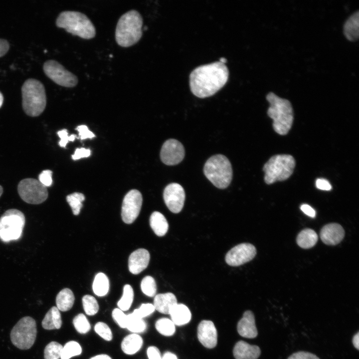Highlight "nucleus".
<instances>
[{"mask_svg":"<svg viewBox=\"0 0 359 359\" xmlns=\"http://www.w3.org/2000/svg\"><path fill=\"white\" fill-rule=\"evenodd\" d=\"M359 12H354L346 20L343 26L344 33L350 41H355L359 36Z\"/></svg>","mask_w":359,"mask_h":359,"instance_id":"nucleus-23","label":"nucleus"},{"mask_svg":"<svg viewBox=\"0 0 359 359\" xmlns=\"http://www.w3.org/2000/svg\"><path fill=\"white\" fill-rule=\"evenodd\" d=\"M114 321L122 328H126L127 315L119 308L114 309L112 313Z\"/></svg>","mask_w":359,"mask_h":359,"instance_id":"nucleus-41","label":"nucleus"},{"mask_svg":"<svg viewBox=\"0 0 359 359\" xmlns=\"http://www.w3.org/2000/svg\"><path fill=\"white\" fill-rule=\"evenodd\" d=\"M317 188L321 190H330L332 189V185L330 182L324 179H318L316 181Z\"/></svg>","mask_w":359,"mask_h":359,"instance_id":"nucleus-48","label":"nucleus"},{"mask_svg":"<svg viewBox=\"0 0 359 359\" xmlns=\"http://www.w3.org/2000/svg\"><path fill=\"white\" fill-rule=\"evenodd\" d=\"M36 322L26 316L19 320L10 332L12 343L20 350H28L34 344L36 337Z\"/></svg>","mask_w":359,"mask_h":359,"instance_id":"nucleus-9","label":"nucleus"},{"mask_svg":"<svg viewBox=\"0 0 359 359\" xmlns=\"http://www.w3.org/2000/svg\"><path fill=\"white\" fill-rule=\"evenodd\" d=\"M90 359H112L109 356L106 354H101L95 356Z\"/></svg>","mask_w":359,"mask_h":359,"instance_id":"nucleus-53","label":"nucleus"},{"mask_svg":"<svg viewBox=\"0 0 359 359\" xmlns=\"http://www.w3.org/2000/svg\"><path fill=\"white\" fill-rule=\"evenodd\" d=\"M141 288L146 295L150 297L155 296L157 285L155 279L150 276L145 277L141 281Z\"/></svg>","mask_w":359,"mask_h":359,"instance_id":"nucleus-38","label":"nucleus"},{"mask_svg":"<svg viewBox=\"0 0 359 359\" xmlns=\"http://www.w3.org/2000/svg\"><path fill=\"white\" fill-rule=\"evenodd\" d=\"M287 359H320L316 355L310 352L299 351L290 355Z\"/></svg>","mask_w":359,"mask_h":359,"instance_id":"nucleus-44","label":"nucleus"},{"mask_svg":"<svg viewBox=\"0 0 359 359\" xmlns=\"http://www.w3.org/2000/svg\"><path fill=\"white\" fill-rule=\"evenodd\" d=\"M63 346L56 342L49 343L44 350V359H59Z\"/></svg>","mask_w":359,"mask_h":359,"instance_id":"nucleus-36","label":"nucleus"},{"mask_svg":"<svg viewBox=\"0 0 359 359\" xmlns=\"http://www.w3.org/2000/svg\"><path fill=\"white\" fill-rule=\"evenodd\" d=\"M82 301L83 309L87 315L93 316L98 312L99 305L93 296L86 295L83 297Z\"/></svg>","mask_w":359,"mask_h":359,"instance_id":"nucleus-35","label":"nucleus"},{"mask_svg":"<svg viewBox=\"0 0 359 359\" xmlns=\"http://www.w3.org/2000/svg\"><path fill=\"white\" fill-rule=\"evenodd\" d=\"M219 61L223 64H225L227 62V60L224 57H221L219 59Z\"/></svg>","mask_w":359,"mask_h":359,"instance_id":"nucleus-55","label":"nucleus"},{"mask_svg":"<svg viewBox=\"0 0 359 359\" xmlns=\"http://www.w3.org/2000/svg\"><path fill=\"white\" fill-rule=\"evenodd\" d=\"M3 102V97L2 93L0 92V108L1 107Z\"/></svg>","mask_w":359,"mask_h":359,"instance_id":"nucleus-54","label":"nucleus"},{"mask_svg":"<svg viewBox=\"0 0 359 359\" xmlns=\"http://www.w3.org/2000/svg\"><path fill=\"white\" fill-rule=\"evenodd\" d=\"M91 154L90 149H86L84 148H77L76 149L74 154L72 156V158L74 160L80 159L82 158H86L89 157Z\"/></svg>","mask_w":359,"mask_h":359,"instance_id":"nucleus-46","label":"nucleus"},{"mask_svg":"<svg viewBox=\"0 0 359 359\" xmlns=\"http://www.w3.org/2000/svg\"><path fill=\"white\" fill-rule=\"evenodd\" d=\"M233 354L235 359H257L260 356L261 350L256 345L240 341L235 345Z\"/></svg>","mask_w":359,"mask_h":359,"instance_id":"nucleus-20","label":"nucleus"},{"mask_svg":"<svg viewBox=\"0 0 359 359\" xmlns=\"http://www.w3.org/2000/svg\"><path fill=\"white\" fill-rule=\"evenodd\" d=\"M269 103L268 115L273 119L274 131L281 135H286L290 130L294 119L293 110L290 102L272 92L266 95Z\"/></svg>","mask_w":359,"mask_h":359,"instance_id":"nucleus-3","label":"nucleus"},{"mask_svg":"<svg viewBox=\"0 0 359 359\" xmlns=\"http://www.w3.org/2000/svg\"><path fill=\"white\" fill-rule=\"evenodd\" d=\"M133 299V289L131 285L126 284L123 288L122 296L117 303L119 309L123 311L128 310L132 305Z\"/></svg>","mask_w":359,"mask_h":359,"instance_id":"nucleus-30","label":"nucleus"},{"mask_svg":"<svg viewBox=\"0 0 359 359\" xmlns=\"http://www.w3.org/2000/svg\"><path fill=\"white\" fill-rule=\"evenodd\" d=\"M143 18L136 10H131L119 19L115 30V39L118 44L127 47L137 43L143 32Z\"/></svg>","mask_w":359,"mask_h":359,"instance_id":"nucleus-2","label":"nucleus"},{"mask_svg":"<svg viewBox=\"0 0 359 359\" xmlns=\"http://www.w3.org/2000/svg\"><path fill=\"white\" fill-rule=\"evenodd\" d=\"M237 330L239 335L244 338L253 339L257 336L255 317L252 311L248 310L244 313L238 322Z\"/></svg>","mask_w":359,"mask_h":359,"instance_id":"nucleus-19","label":"nucleus"},{"mask_svg":"<svg viewBox=\"0 0 359 359\" xmlns=\"http://www.w3.org/2000/svg\"><path fill=\"white\" fill-rule=\"evenodd\" d=\"M95 332L104 340L110 341L113 338L112 331L105 323L99 322L94 326Z\"/></svg>","mask_w":359,"mask_h":359,"instance_id":"nucleus-39","label":"nucleus"},{"mask_svg":"<svg viewBox=\"0 0 359 359\" xmlns=\"http://www.w3.org/2000/svg\"><path fill=\"white\" fill-rule=\"evenodd\" d=\"M295 167V161L291 155H274L263 166L264 181L270 184L277 181L285 180L293 174Z\"/></svg>","mask_w":359,"mask_h":359,"instance_id":"nucleus-7","label":"nucleus"},{"mask_svg":"<svg viewBox=\"0 0 359 359\" xmlns=\"http://www.w3.org/2000/svg\"><path fill=\"white\" fill-rule=\"evenodd\" d=\"M197 338L205 348L212 349L217 343V333L213 323L209 320L201 321L197 327Z\"/></svg>","mask_w":359,"mask_h":359,"instance_id":"nucleus-16","label":"nucleus"},{"mask_svg":"<svg viewBox=\"0 0 359 359\" xmlns=\"http://www.w3.org/2000/svg\"><path fill=\"white\" fill-rule=\"evenodd\" d=\"M142 202V195L138 190H131L126 194L121 210L122 219L125 223L131 224L135 220L140 213Z\"/></svg>","mask_w":359,"mask_h":359,"instance_id":"nucleus-12","label":"nucleus"},{"mask_svg":"<svg viewBox=\"0 0 359 359\" xmlns=\"http://www.w3.org/2000/svg\"><path fill=\"white\" fill-rule=\"evenodd\" d=\"M177 304L175 295L172 293H166L155 295L153 305L155 310L160 313L170 314L172 309Z\"/></svg>","mask_w":359,"mask_h":359,"instance_id":"nucleus-21","label":"nucleus"},{"mask_svg":"<svg viewBox=\"0 0 359 359\" xmlns=\"http://www.w3.org/2000/svg\"><path fill=\"white\" fill-rule=\"evenodd\" d=\"M56 26L84 39L95 37L96 29L90 19L84 13L76 11H63L56 20Z\"/></svg>","mask_w":359,"mask_h":359,"instance_id":"nucleus-4","label":"nucleus"},{"mask_svg":"<svg viewBox=\"0 0 359 359\" xmlns=\"http://www.w3.org/2000/svg\"><path fill=\"white\" fill-rule=\"evenodd\" d=\"M57 135L60 138V141L59 142V145L61 147H65L66 144L69 141H74L76 137L75 135H71L68 136V133L66 129H63L57 132Z\"/></svg>","mask_w":359,"mask_h":359,"instance_id":"nucleus-42","label":"nucleus"},{"mask_svg":"<svg viewBox=\"0 0 359 359\" xmlns=\"http://www.w3.org/2000/svg\"><path fill=\"white\" fill-rule=\"evenodd\" d=\"M228 76V68L219 61L199 66L189 75L190 90L198 98L209 97L225 85Z\"/></svg>","mask_w":359,"mask_h":359,"instance_id":"nucleus-1","label":"nucleus"},{"mask_svg":"<svg viewBox=\"0 0 359 359\" xmlns=\"http://www.w3.org/2000/svg\"><path fill=\"white\" fill-rule=\"evenodd\" d=\"M76 130L79 133V138L81 140H84L87 138H92L94 137L95 135L90 131L86 125H80L76 128Z\"/></svg>","mask_w":359,"mask_h":359,"instance_id":"nucleus-45","label":"nucleus"},{"mask_svg":"<svg viewBox=\"0 0 359 359\" xmlns=\"http://www.w3.org/2000/svg\"><path fill=\"white\" fill-rule=\"evenodd\" d=\"M147 324L141 318L133 315L132 313L127 315L126 328L130 331L136 333H143L147 329Z\"/></svg>","mask_w":359,"mask_h":359,"instance_id":"nucleus-31","label":"nucleus"},{"mask_svg":"<svg viewBox=\"0 0 359 359\" xmlns=\"http://www.w3.org/2000/svg\"><path fill=\"white\" fill-rule=\"evenodd\" d=\"M143 344L142 338L137 334H132L126 336L121 343V349L123 352L128 355H132L137 353Z\"/></svg>","mask_w":359,"mask_h":359,"instance_id":"nucleus-24","label":"nucleus"},{"mask_svg":"<svg viewBox=\"0 0 359 359\" xmlns=\"http://www.w3.org/2000/svg\"><path fill=\"white\" fill-rule=\"evenodd\" d=\"M352 343L354 347L359 350V332H358L352 338Z\"/></svg>","mask_w":359,"mask_h":359,"instance_id":"nucleus-51","label":"nucleus"},{"mask_svg":"<svg viewBox=\"0 0 359 359\" xmlns=\"http://www.w3.org/2000/svg\"><path fill=\"white\" fill-rule=\"evenodd\" d=\"M18 194L25 202L38 204L44 202L48 197L47 188L38 180L31 178L21 180L17 186Z\"/></svg>","mask_w":359,"mask_h":359,"instance_id":"nucleus-10","label":"nucleus"},{"mask_svg":"<svg viewBox=\"0 0 359 359\" xmlns=\"http://www.w3.org/2000/svg\"><path fill=\"white\" fill-rule=\"evenodd\" d=\"M185 192L181 185L171 183L165 188L163 197L165 204L169 210L178 213L182 209L185 200Z\"/></svg>","mask_w":359,"mask_h":359,"instance_id":"nucleus-15","label":"nucleus"},{"mask_svg":"<svg viewBox=\"0 0 359 359\" xmlns=\"http://www.w3.org/2000/svg\"><path fill=\"white\" fill-rule=\"evenodd\" d=\"M170 315L174 324L180 326L187 324L191 317L189 309L182 304H176L171 310Z\"/></svg>","mask_w":359,"mask_h":359,"instance_id":"nucleus-22","label":"nucleus"},{"mask_svg":"<svg viewBox=\"0 0 359 359\" xmlns=\"http://www.w3.org/2000/svg\"><path fill=\"white\" fill-rule=\"evenodd\" d=\"M162 359H178V358L174 354L167 352L162 357Z\"/></svg>","mask_w":359,"mask_h":359,"instance_id":"nucleus-52","label":"nucleus"},{"mask_svg":"<svg viewBox=\"0 0 359 359\" xmlns=\"http://www.w3.org/2000/svg\"><path fill=\"white\" fill-rule=\"evenodd\" d=\"M9 45L8 41L3 39H0V57L5 55L8 51Z\"/></svg>","mask_w":359,"mask_h":359,"instance_id":"nucleus-50","label":"nucleus"},{"mask_svg":"<svg viewBox=\"0 0 359 359\" xmlns=\"http://www.w3.org/2000/svg\"><path fill=\"white\" fill-rule=\"evenodd\" d=\"M150 226L159 236H163L167 232L169 228L168 222L165 216L161 212L154 211L150 218Z\"/></svg>","mask_w":359,"mask_h":359,"instance_id":"nucleus-26","label":"nucleus"},{"mask_svg":"<svg viewBox=\"0 0 359 359\" xmlns=\"http://www.w3.org/2000/svg\"><path fill=\"white\" fill-rule=\"evenodd\" d=\"M43 69L46 76L59 85L73 87L78 83L77 77L55 60H49L45 62Z\"/></svg>","mask_w":359,"mask_h":359,"instance_id":"nucleus-11","label":"nucleus"},{"mask_svg":"<svg viewBox=\"0 0 359 359\" xmlns=\"http://www.w3.org/2000/svg\"><path fill=\"white\" fill-rule=\"evenodd\" d=\"M3 192V189L1 185H0V197L1 195Z\"/></svg>","mask_w":359,"mask_h":359,"instance_id":"nucleus-56","label":"nucleus"},{"mask_svg":"<svg viewBox=\"0 0 359 359\" xmlns=\"http://www.w3.org/2000/svg\"><path fill=\"white\" fill-rule=\"evenodd\" d=\"M184 155V149L182 144L176 139H170L163 145L160 157L165 164L174 166L180 163Z\"/></svg>","mask_w":359,"mask_h":359,"instance_id":"nucleus-14","label":"nucleus"},{"mask_svg":"<svg viewBox=\"0 0 359 359\" xmlns=\"http://www.w3.org/2000/svg\"><path fill=\"white\" fill-rule=\"evenodd\" d=\"M256 254V249L254 245L243 243L231 248L226 254L225 260L229 265L238 266L251 260Z\"/></svg>","mask_w":359,"mask_h":359,"instance_id":"nucleus-13","label":"nucleus"},{"mask_svg":"<svg viewBox=\"0 0 359 359\" xmlns=\"http://www.w3.org/2000/svg\"><path fill=\"white\" fill-rule=\"evenodd\" d=\"M62 325V320L59 310L56 307H51L46 313L42 321V326L48 330L59 329Z\"/></svg>","mask_w":359,"mask_h":359,"instance_id":"nucleus-25","label":"nucleus"},{"mask_svg":"<svg viewBox=\"0 0 359 359\" xmlns=\"http://www.w3.org/2000/svg\"><path fill=\"white\" fill-rule=\"evenodd\" d=\"M73 324L76 330L80 334H85L91 329V325L83 314H79L73 320Z\"/></svg>","mask_w":359,"mask_h":359,"instance_id":"nucleus-37","label":"nucleus"},{"mask_svg":"<svg viewBox=\"0 0 359 359\" xmlns=\"http://www.w3.org/2000/svg\"><path fill=\"white\" fill-rule=\"evenodd\" d=\"M150 259L149 251L144 248L138 249L133 252L128 260L130 272L133 274H138L148 266Z\"/></svg>","mask_w":359,"mask_h":359,"instance_id":"nucleus-17","label":"nucleus"},{"mask_svg":"<svg viewBox=\"0 0 359 359\" xmlns=\"http://www.w3.org/2000/svg\"><path fill=\"white\" fill-rule=\"evenodd\" d=\"M147 354L149 359H162L160 351L156 347H149L147 350Z\"/></svg>","mask_w":359,"mask_h":359,"instance_id":"nucleus-47","label":"nucleus"},{"mask_svg":"<svg viewBox=\"0 0 359 359\" xmlns=\"http://www.w3.org/2000/svg\"><path fill=\"white\" fill-rule=\"evenodd\" d=\"M92 288L95 295L102 297L109 291V281L107 276L103 273H99L95 277Z\"/></svg>","mask_w":359,"mask_h":359,"instance_id":"nucleus-29","label":"nucleus"},{"mask_svg":"<svg viewBox=\"0 0 359 359\" xmlns=\"http://www.w3.org/2000/svg\"><path fill=\"white\" fill-rule=\"evenodd\" d=\"M85 200L84 195L80 192H74L66 196V200L72 210L73 214H79L82 207V202Z\"/></svg>","mask_w":359,"mask_h":359,"instance_id":"nucleus-34","label":"nucleus"},{"mask_svg":"<svg viewBox=\"0 0 359 359\" xmlns=\"http://www.w3.org/2000/svg\"><path fill=\"white\" fill-rule=\"evenodd\" d=\"M155 310V308L153 304H142L139 308L134 310L132 314L137 317L143 319L152 314Z\"/></svg>","mask_w":359,"mask_h":359,"instance_id":"nucleus-40","label":"nucleus"},{"mask_svg":"<svg viewBox=\"0 0 359 359\" xmlns=\"http://www.w3.org/2000/svg\"><path fill=\"white\" fill-rule=\"evenodd\" d=\"M52 172L49 170L43 171L39 176V182L46 187L50 186L52 183Z\"/></svg>","mask_w":359,"mask_h":359,"instance_id":"nucleus-43","label":"nucleus"},{"mask_svg":"<svg viewBox=\"0 0 359 359\" xmlns=\"http://www.w3.org/2000/svg\"><path fill=\"white\" fill-rule=\"evenodd\" d=\"M22 108L28 116L36 117L45 109L46 96L44 87L39 81L28 79L21 87Z\"/></svg>","mask_w":359,"mask_h":359,"instance_id":"nucleus-5","label":"nucleus"},{"mask_svg":"<svg viewBox=\"0 0 359 359\" xmlns=\"http://www.w3.org/2000/svg\"><path fill=\"white\" fill-rule=\"evenodd\" d=\"M82 353V348L80 344L74 341H69L63 347L61 351V359H69L74 356L80 355Z\"/></svg>","mask_w":359,"mask_h":359,"instance_id":"nucleus-33","label":"nucleus"},{"mask_svg":"<svg viewBox=\"0 0 359 359\" xmlns=\"http://www.w3.org/2000/svg\"><path fill=\"white\" fill-rule=\"evenodd\" d=\"M203 172L207 179L218 188H226L232 180L231 165L222 155H215L209 158L205 163Z\"/></svg>","mask_w":359,"mask_h":359,"instance_id":"nucleus-6","label":"nucleus"},{"mask_svg":"<svg viewBox=\"0 0 359 359\" xmlns=\"http://www.w3.org/2000/svg\"><path fill=\"white\" fill-rule=\"evenodd\" d=\"M316 232L310 228L302 230L297 237V243L301 248L308 249L313 247L318 241Z\"/></svg>","mask_w":359,"mask_h":359,"instance_id":"nucleus-28","label":"nucleus"},{"mask_svg":"<svg viewBox=\"0 0 359 359\" xmlns=\"http://www.w3.org/2000/svg\"><path fill=\"white\" fill-rule=\"evenodd\" d=\"M74 300L75 297L73 292L69 288H64L56 296V307L59 311H67L72 307Z\"/></svg>","mask_w":359,"mask_h":359,"instance_id":"nucleus-27","label":"nucleus"},{"mask_svg":"<svg viewBox=\"0 0 359 359\" xmlns=\"http://www.w3.org/2000/svg\"><path fill=\"white\" fill-rule=\"evenodd\" d=\"M345 236V231L342 226L336 223L325 225L320 232L322 241L327 245H335L339 243Z\"/></svg>","mask_w":359,"mask_h":359,"instance_id":"nucleus-18","label":"nucleus"},{"mask_svg":"<svg viewBox=\"0 0 359 359\" xmlns=\"http://www.w3.org/2000/svg\"><path fill=\"white\" fill-rule=\"evenodd\" d=\"M25 224L24 214L19 210L10 209L0 217V238L4 242L19 239Z\"/></svg>","mask_w":359,"mask_h":359,"instance_id":"nucleus-8","label":"nucleus"},{"mask_svg":"<svg viewBox=\"0 0 359 359\" xmlns=\"http://www.w3.org/2000/svg\"><path fill=\"white\" fill-rule=\"evenodd\" d=\"M300 209L305 214L311 217L314 218L316 216V211L308 204H302Z\"/></svg>","mask_w":359,"mask_h":359,"instance_id":"nucleus-49","label":"nucleus"},{"mask_svg":"<svg viewBox=\"0 0 359 359\" xmlns=\"http://www.w3.org/2000/svg\"><path fill=\"white\" fill-rule=\"evenodd\" d=\"M155 327L159 333L165 336H171L176 331L174 323L171 320L166 318L158 320L156 322Z\"/></svg>","mask_w":359,"mask_h":359,"instance_id":"nucleus-32","label":"nucleus"}]
</instances>
